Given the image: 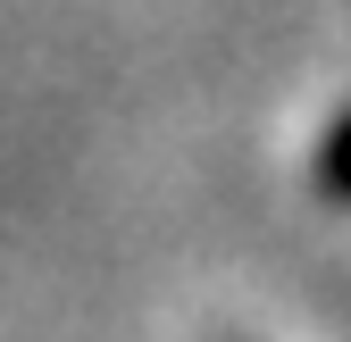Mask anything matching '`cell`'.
Returning a JSON list of instances; mask_svg holds the SVG:
<instances>
[{
  "instance_id": "1",
  "label": "cell",
  "mask_w": 351,
  "mask_h": 342,
  "mask_svg": "<svg viewBox=\"0 0 351 342\" xmlns=\"http://www.w3.org/2000/svg\"><path fill=\"white\" fill-rule=\"evenodd\" d=\"M318 184L335 200H351V117H335V134L318 142Z\"/></svg>"
}]
</instances>
